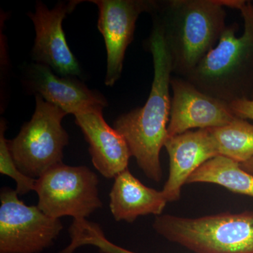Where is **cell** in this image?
Segmentation results:
<instances>
[{
	"mask_svg": "<svg viewBox=\"0 0 253 253\" xmlns=\"http://www.w3.org/2000/svg\"><path fill=\"white\" fill-rule=\"evenodd\" d=\"M99 9L98 29L104 37L107 51L105 84L111 86L122 74L126 48L134 37L139 15L153 14L158 1L146 0H91Z\"/></svg>",
	"mask_w": 253,
	"mask_h": 253,
	"instance_id": "obj_8",
	"label": "cell"
},
{
	"mask_svg": "<svg viewBox=\"0 0 253 253\" xmlns=\"http://www.w3.org/2000/svg\"><path fill=\"white\" fill-rule=\"evenodd\" d=\"M149 46L154 68L149 98L143 107L120 116L114 128L126 139L131 156L145 175L159 182L163 176L160 154L168 139L170 118L172 68L163 28L155 17Z\"/></svg>",
	"mask_w": 253,
	"mask_h": 253,
	"instance_id": "obj_1",
	"label": "cell"
},
{
	"mask_svg": "<svg viewBox=\"0 0 253 253\" xmlns=\"http://www.w3.org/2000/svg\"><path fill=\"white\" fill-rule=\"evenodd\" d=\"M6 124L1 121L0 126V173L12 178L16 183V191L18 196H23L35 191L36 179L23 174L15 163L10 151L8 141L4 136Z\"/></svg>",
	"mask_w": 253,
	"mask_h": 253,
	"instance_id": "obj_17",
	"label": "cell"
},
{
	"mask_svg": "<svg viewBox=\"0 0 253 253\" xmlns=\"http://www.w3.org/2000/svg\"><path fill=\"white\" fill-rule=\"evenodd\" d=\"M241 167L244 169L246 172L253 175V158L252 159L249 160L247 162L241 164Z\"/></svg>",
	"mask_w": 253,
	"mask_h": 253,
	"instance_id": "obj_20",
	"label": "cell"
},
{
	"mask_svg": "<svg viewBox=\"0 0 253 253\" xmlns=\"http://www.w3.org/2000/svg\"><path fill=\"white\" fill-rule=\"evenodd\" d=\"M231 9L241 11L242 35H236V23L226 26L216 46L185 78L205 94L228 104L251 99L253 91V4L234 0Z\"/></svg>",
	"mask_w": 253,
	"mask_h": 253,
	"instance_id": "obj_3",
	"label": "cell"
},
{
	"mask_svg": "<svg viewBox=\"0 0 253 253\" xmlns=\"http://www.w3.org/2000/svg\"><path fill=\"white\" fill-rule=\"evenodd\" d=\"M99 182L97 175L86 166L61 163L36 179L38 207L54 219L64 216L75 220L86 219L102 207Z\"/></svg>",
	"mask_w": 253,
	"mask_h": 253,
	"instance_id": "obj_6",
	"label": "cell"
},
{
	"mask_svg": "<svg viewBox=\"0 0 253 253\" xmlns=\"http://www.w3.org/2000/svg\"><path fill=\"white\" fill-rule=\"evenodd\" d=\"M114 179L109 206L116 221L132 223L140 216L161 215L168 203L163 191L145 186L128 168Z\"/></svg>",
	"mask_w": 253,
	"mask_h": 253,
	"instance_id": "obj_14",
	"label": "cell"
},
{
	"mask_svg": "<svg viewBox=\"0 0 253 253\" xmlns=\"http://www.w3.org/2000/svg\"><path fill=\"white\" fill-rule=\"evenodd\" d=\"M226 0L158 1L153 13L163 28L172 73L185 78L225 31Z\"/></svg>",
	"mask_w": 253,
	"mask_h": 253,
	"instance_id": "obj_2",
	"label": "cell"
},
{
	"mask_svg": "<svg viewBox=\"0 0 253 253\" xmlns=\"http://www.w3.org/2000/svg\"><path fill=\"white\" fill-rule=\"evenodd\" d=\"M36 107L29 122L17 136L8 141L18 169L37 179L49 169L63 163V151L69 136L61 122L67 113L36 95Z\"/></svg>",
	"mask_w": 253,
	"mask_h": 253,
	"instance_id": "obj_5",
	"label": "cell"
},
{
	"mask_svg": "<svg viewBox=\"0 0 253 253\" xmlns=\"http://www.w3.org/2000/svg\"><path fill=\"white\" fill-rule=\"evenodd\" d=\"M103 109L91 108L74 116L89 145L94 168L106 179H112L127 169L131 155L124 137L105 121Z\"/></svg>",
	"mask_w": 253,
	"mask_h": 253,
	"instance_id": "obj_11",
	"label": "cell"
},
{
	"mask_svg": "<svg viewBox=\"0 0 253 253\" xmlns=\"http://www.w3.org/2000/svg\"><path fill=\"white\" fill-rule=\"evenodd\" d=\"M229 106L236 117L253 121V99L236 100L231 102Z\"/></svg>",
	"mask_w": 253,
	"mask_h": 253,
	"instance_id": "obj_19",
	"label": "cell"
},
{
	"mask_svg": "<svg viewBox=\"0 0 253 253\" xmlns=\"http://www.w3.org/2000/svg\"><path fill=\"white\" fill-rule=\"evenodd\" d=\"M89 246H95L102 253H136L113 244L106 239L104 231H96L87 241Z\"/></svg>",
	"mask_w": 253,
	"mask_h": 253,
	"instance_id": "obj_18",
	"label": "cell"
},
{
	"mask_svg": "<svg viewBox=\"0 0 253 253\" xmlns=\"http://www.w3.org/2000/svg\"><path fill=\"white\" fill-rule=\"evenodd\" d=\"M0 201V253H41L62 231L60 219L25 204L16 190L1 189Z\"/></svg>",
	"mask_w": 253,
	"mask_h": 253,
	"instance_id": "obj_7",
	"label": "cell"
},
{
	"mask_svg": "<svg viewBox=\"0 0 253 253\" xmlns=\"http://www.w3.org/2000/svg\"><path fill=\"white\" fill-rule=\"evenodd\" d=\"M81 1L60 2L49 9L42 2L36 4V11L29 13L36 28V37L32 57L38 63L46 65L65 77L81 74L77 59L66 42L62 22Z\"/></svg>",
	"mask_w": 253,
	"mask_h": 253,
	"instance_id": "obj_10",
	"label": "cell"
},
{
	"mask_svg": "<svg viewBox=\"0 0 253 253\" xmlns=\"http://www.w3.org/2000/svg\"><path fill=\"white\" fill-rule=\"evenodd\" d=\"M159 235L195 253H253V212L199 217L157 216Z\"/></svg>",
	"mask_w": 253,
	"mask_h": 253,
	"instance_id": "obj_4",
	"label": "cell"
},
{
	"mask_svg": "<svg viewBox=\"0 0 253 253\" xmlns=\"http://www.w3.org/2000/svg\"><path fill=\"white\" fill-rule=\"evenodd\" d=\"M168 138L193 129L225 126L236 118L229 104L205 94L185 78L172 77Z\"/></svg>",
	"mask_w": 253,
	"mask_h": 253,
	"instance_id": "obj_9",
	"label": "cell"
},
{
	"mask_svg": "<svg viewBox=\"0 0 253 253\" xmlns=\"http://www.w3.org/2000/svg\"><path fill=\"white\" fill-rule=\"evenodd\" d=\"M28 76L31 88L37 94L67 114L75 116L91 108L107 106L106 99L99 93L72 77H58L46 65L33 64Z\"/></svg>",
	"mask_w": 253,
	"mask_h": 253,
	"instance_id": "obj_13",
	"label": "cell"
},
{
	"mask_svg": "<svg viewBox=\"0 0 253 253\" xmlns=\"http://www.w3.org/2000/svg\"><path fill=\"white\" fill-rule=\"evenodd\" d=\"M164 147L169 158V176L162 190L168 202L181 197V189L190 176L211 158L218 156L208 129L190 130L168 138Z\"/></svg>",
	"mask_w": 253,
	"mask_h": 253,
	"instance_id": "obj_12",
	"label": "cell"
},
{
	"mask_svg": "<svg viewBox=\"0 0 253 253\" xmlns=\"http://www.w3.org/2000/svg\"><path fill=\"white\" fill-rule=\"evenodd\" d=\"M209 183L223 186L236 194L253 198V175L240 163L218 156L203 164L189 178L186 184Z\"/></svg>",
	"mask_w": 253,
	"mask_h": 253,
	"instance_id": "obj_15",
	"label": "cell"
},
{
	"mask_svg": "<svg viewBox=\"0 0 253 253\" xmlns=\"http://www.w3.org/2000/svg\"><path fill=\"white\" fill-rule=\"evenodd\" d=\"M218 156L242 164L253 158V125L236 117L225 126L209 128Z\"/></svg>",
	"mask_w": 253,
	"mask_h": 253,
	"instance_id": "obj_16",
	"label": "cell"
},
{
	"mask_svg": "<svg viewBox=\"0 0 253 253\" xmlns=\"http://www.w3.org/2000/svg\"><path fill=\"white\" fill-rule=\"evenodd\" d=\"M251 99H253V93H252V95H251Z\"/></svg>",
	"mask_w": 253,
	"mask_h": 253,
	"instance_id": "obj_21",
	"label": "cell"
}]
</instances>
